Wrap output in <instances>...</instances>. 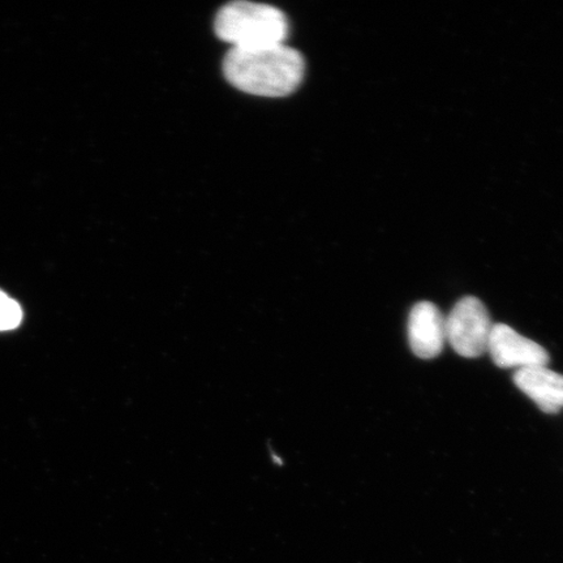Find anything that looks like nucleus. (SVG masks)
Masks as SVG:
<instances>
[{
  "mask_svg": "<svg viewBox=\"0 0 563 563\" xmlns=\"http://www.w3.org/2000/svg\"><path fill=\"white\" fill-rule=\"evenodd\" d=\"M214 31L231 48H260L285 45L290 26L277 7L238 0L218 11Z\"/></svg>",
  "mask_w": 563,
  "mask_h": 563,
  "instance_id": "2",
  "label": "nucleus"
},
{
  "mask_svg": "<svg viewBox=\"0 0 563 563\" xmlns=\"http://www.w3.org/2000/svg\"><path fill=\"white\" fill-rule=\"evenodd\" d=\"M487 351L499 368L519 371L549 364V354L543 346L505 323L493 325Z\"/></svg>",
  "mask_w": 563,
  "mask_h": 563,
  "instance_id": "4",
  "label": "nucleus"
},
{
  "mask_svg": "<svg viewBox=\"0 0 563 563\" xmlns=\"http://www.w3.org/2000/svg\"><path fill=\"white\" fill-rule=\"evenodd\" d=\"M222 69L231 86L244 93L279 98L300 87L306 63L298 51L286 45L230 48Z\"/></svg>",
  "mask_w": 563,
  "mask_h": 563,
  "instance_id": "1",
  "label": "nucleus"
},
{
  "mask_svg": "<svg viewBox=\"0 0 563 563\" xmlns=\"http://www.w3.org/2000/svg\"><path fill=\"white\" fill-rule=\"evenodd\" d=\"M493 325L488 309L481 300L463 298L445 319L446 341L457 355L478 357L488 350Z\"/></svg>",
  "mask_w": 563,
  "mask_h": 563,
  "instance_id": "3",
  "label": "nucleus"
},
{
  "mask_svg": "<svg viewBox=\"0 0 563 563\" xmlns=\"http://www.w3.org/2000/svg\"><path fill=\"white\" fill-rule=\"evenodd\" d=\"M408 342L420 358L438 357L446 342L445 317L431 301H420L408 317Z\"/></svg>",
  "mask_w": 563,
  "mask_h": 563,
  "instance_id": "5",
  "label": "nucleus"
},
{
  "mask_svg": "<svg viewBox=\"0 0 563 563\" xmlns=\"http://www.w3.org/2000/svg\"><path fill=\"white\" fill-rule=\"evenodd\" d=\"M514 384L545 413L563 410V375L547 367L519 369Z\"/></svg>",
  "mask_w": 563,
  "mask_h": 563,
  "instance_id": "6",
  "label": "nucleus"
},
{
  "mask_svg": "<svg viewBox=\"0 0 563 563\" xmlns=\"http://www.w3.org/2000/svg\"><path fill=\"white\" fill-rule=\"evenodd\" d=\"M21 308L16 301L11 300L5 294L0 292V330L16 328L21 321Z\"/></svg>",
  "mask_w": 563,
  "mask_h": 563,
  "instance_id": "7",
  "label": "nucleus"
}]
</instances>
